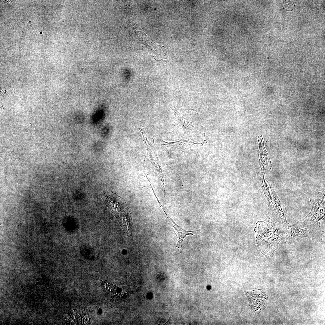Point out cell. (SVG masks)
I'll use <instances>...</instances> for the list:
<instances>
[{
    "mask_svg": "<svg viewBox=\"0 0 325 325\" xmlns=\"http://www.w3.org/2000/svg\"><path fill=\"white\" fill-rule=\"evenodd\" d=\"M283 7L284 9L288 11H292L293 7V4L290 1H284Z\"/></svg>",
    "mask_w": 325,
    "mask_h": 325,
    "instance_id": "obj_7",
    "label": "cell"
},
{
    "mask_svg": "<svg viewBox=\"0 0 325 325\" xmlns=\"http://www.w3.org/2000/svg\"><path fill=\"white\" fill-rule=\"evenodd\" d=\"M171 225L175 231L178 236V241L176 247L178 248V251L179 252V250L182 247L181 242L186 236L191 235L195 236V231H188L185 230L176 224L173 221L171 220Z\"/></svg>",
    "mask_w": 325,
    "mask_h": 325,
    "instance_id": "obj_6",
    "label": "cell"
},
{
    "mask_svg": "<svg viewBox=\"0 0 325 325\" xmlns=\"http://www.w3.org/2000/svg\"><path fill=\"white\" fill-rule=\"evenodd\" d=\"M102 199L106 206L112 212L117 219L122 221L123 224L125 222L126 226L131 230L129 227L130 217L128 212V208L124 200L117 195L113 193H106L103 194Z\"/></svg>",
    "mask_w": 325,
    "mask_h": 325,
    "instance_id": "obj_3",
    "label": "cell"
},
{
    "mask_svg": "<svg viewBox=\"0 0 325 325\" xmlns=\"http://www.w3.org/2000/svg\"><path fill=\"white\" fill-rule=\"evenodd\" d=\"M311 209L309 213L304 218L296 224L302 228L320 232H324L320 227V223L325 217V193L318 192L314 198H310Z\"/></svg>",
    "mask_w": 325,
    "mask_h": 325,
    "instance_id": "obj_2",
    "label": "cell"
},
{
    "mask_svg": "<svg viewBox=\"0 0 325 325\" xmlns=\"http://www.w3.org/2000/svg\"><path fill=\"white\" fill-rule=\"evenodd\" d=\"M258 140L259 144L258 155L261 168L265 170H270L272 166L271 164L268 153L265 149L262 136L258 137Z\"/></svg>",
    "mask_w": 325,
    "mask_h": 325,
    "instance_id": "obj_5",
    "label": "cell"
},
{
    "mask_svg": "<svg viewBox=\"0 0 325 325\" xmlns=\"http://www.w3.org/2000/svg\"><path fill=\"white\" fill-rule=\"evenodd\" d=\"M286 240L292 241L295 239L308 237L313 239H322L323 232H320L309 229L302 228L296 224L293 225L289 224L285 228Z\"/></svg>",
    "mask_w": 325,
    "mask_h": 325,
    "instance_id": "obj_4",
    "label": "cell"
},
{
    "mask_svg": "<svg viewBox=\"0 0 325 325\" xmlns=\"http://www.w3.org/2000/svg\"><path fill=\"white\" fill-rule=\"evenodd\" d=\"M254 231L257 246L267 257H272L280 243L286 240L285 230L280 228L276 221L268 217L264 221H258Z\"/></svg>",
    "mask_w": 325,
    "mask_h": 325,
    "instance_id": "obj_1",
    "label": "cell"
}]
</instances>
